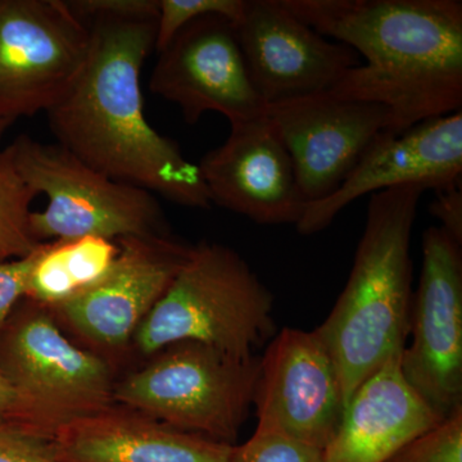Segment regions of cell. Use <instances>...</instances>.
Masks as SVG:
<instances>
[{"label": "cell", "mask_w": 462, "mask_h": 462, "mask_svg": "<svg viewBox=\"0 0 462 462\" xmlns=\"http://www.w3.org/2000/svg\"><path fill=\"white\" fill-rule=\"evenodd\" d=\"M409 336L401 372L443 420L462 410V256L461 245L439 226L422 234L421 275Z\"/></svg>", "instance_id": "cell-10"}, {"label": "cell", "mask_w": 462, "mask_h": 462, "mask_svg": "<svg viewBox=\"0 0 462 462\" xmlns=\"http://www.w3.org/2000/svg\"><path fill=\"white\" fill-rule=\"evenodd\" d=\"M249 79L264 105L330 91L360 56L303 23L284 0H247L236 23Z\"/></svg>", "instance_id": "cell-13"}, {"label": "cell", "mask_w": 462, "mask_h": 462, "mask_svg": "<svg viewBox=\"0 0 462 462\" xmlns=\"http://www.w3.org/2000/svg\"><path fill=\"white\" fill-rule=\"evenodd\" d=\"M51 442L60 462H230L234 449L116 403Z\"/></svg>", "instance_id": "cell-18"}, {"label": "cell", "mask_w": 462, "mask_h": 462, "mask_svg": "<svg viewBox=\"0 0 462 462\" xmlns=\"http://www.w3.org/2000/svg\"><path fill=\"white\" fill-rule=\"evenodd\" d=\"M303 23L365 58L331 94L378 103L391 133L462 111L460 0H284Z\"/></svg>", "instance_id": "cell-2"}, {"label": "cell", "mask_w": 462, "mask_h": 462, "mask_svg": "<svg viewBox=\"0 0 462 462\" xmlns=\"http://www.w3.org/2000/svg\"><path fill=\"white\" fill-rule=\"evenodd\" d=\"M424 188L372 194L348 282L316 334L338 369L345 407L389 358L402 354L412 306L411 234Z\"/></svg>", "instance_id": "cell-3"}, {"label": "cell", "mask_w": 462, "mask_h": 462, "mask_svg": "<svg viewBox=\"0 0 462 462\" xmlns=\"http://www.w3.org/2000/svg\"><path fill=\"white\" fill-rule=\"evenodd\" d=\"M69 5L84 21L96 17L157 20L160 0H75Z\"/></svg>", "instance_id": "cell-26"}, {"label": "cell", "mask_w": 462, "mask_h": 462, "mask_svg": "<svg viewBox=\"0 0 462 462\" xmlns=\"http://www.w3.org/2000/svg\"><path fill=\"white\" fill-rule=\"evenodd\" d=\"M0 462H60L53 442L0 421Z\"/></svg>", "instance_id": "cell-24"}, {"label": "cell", "mask_w": 462, "mask_h": 462, "mask_svg": "<svg viewBox=\"0 0 462 462\" xmlns=\"http://www.w3.org/2000/svg\"><path fill=\"white\" fill-rule=\"evenodd\" d=\"M111 272L81 296L47 309L58 327L83 346L126 372L134 336L166 293L191 245L172 236L117 240Z\"/></svg>", "instance_id": "cell-8"}, {"label": "cell", "mask_w": 462, "mask_h": 462, "mask_svg": "<svg viewBox=\"0 0 462 462\" xmlns=\"http://www.w3.org/2000/svg\"><path fill=\"white\" fill-rule=\"evenodd\" d=\"M118 254L117 240L98 236L41 243L23 300L45 309L69 302L105 279Z\"/></svg>", "instance_id": "cell-19"}, {"label": "cell", "mask_w": 462, "mask_h": 462, "mask_svg": "<svg viewBox=\"0 0 462 462\" xmlns=\"http://www.w3.org/2000/svg\"><path fill=\"white\" fill-rule=\"evenodd\" d=\"M266 116L293 161L307 205L338 189L392 126L384 106L339 98L330 91L267 106Z\"/></svg>", "instance_id": "cell-12"}, {"label": "cell", "mask_w": 462, "mask_h": 462, "mask_svg": "<svg viewBox=\"0 0 462 462\" xmlns=\"http://www.w3.org/2000/svg\"><path fill=\"white\" fill-rule=\"evenodd\" d=\"M260 357L199 342L173 343L116 380L114 402L175 428L236 446L254 404Z\"/></svg>", "instance_id": "cell-6"}, {"label": "cell", "mask_w": 462, "mask_h": 462, "mask_svg": "<svg viewBox=\"0 0 462 462\" xmlns=\"http://www.w3.org/2000/svg\"><path fill=\"white\" fill-rule=\"evenodd\" d=\"M430 214L440 221V229L462 245L461 187L438 191L437 199L430 205Z\"/></svg>", "instance_id": "cell-27"}, {"label": "cell", "mask_w": 462, "mask_h": 462, "mask_svg": "<svg viewBox=\"0 0 462 462\" xmlns=\"http://www.w3.org/2000/svg\"><path fill=\"white\" fill-rule=\"evenodd\" d=\"M385 462H462V410L413 438Z\"/></svg>", "instance_id": "cell-22"}, {"label": "cell", "mask_w": 462, "mask_h": 462, "mask_svg": "<svg viewBox=\"0 0 462 462\" xmlns=\"http://www.w3.org/2000/svg\"><path fill=\"white\" fill-rule=\"evenodd\" d=\"M273 306V294L238 252L216 242L191 245L166 293L134 336L132 363L179 342L254 357L275 337Z\"/></svg>", "instance_id": "cell-4"}, {"label": "cell", "mask_w": 462, "mask_h": 462, "mask_svg": "<svg viewBox=\"0 0 462 462\" xmlns=\"http://www.w3.org/2000/svg\"><path fill=\"white\" fill-rule=\"evenodd\" d=\"M401 355L361 383L324 448L325 462H385L442 421L407 384Z\"/></svg>", "instance_id": "cell-17"}, {"label": "cell", "mask_w": 462, "mask_h": 462, "mask_svg": "<svg viewBox=\"0 0 462 462\" xmlns=\"http://www.w3.org/2000/svg\"><path fill=\"white\" fill-rule=\"evenodd\" d=\"M230 462H325L324 451L273 428L258 427L254 436L234 446Z\"/></svg>", "instance_id": "cell-23"}, {"label": "cell", "mask_w": 462, "mask_h": 462, "mask_svg": "<svg viewBox=\"0 0 462 462\" xmlns=\"http://www.w3.org/2000/svg\"><path fill=\"white\" fill-rule=\"evenodd\" d=\"M36 197L18 173L7 148L0 151V263L25 257L41 245L30 230Z\"/></svg>", "instance_id": "cell-20"}, {"label": "cell", "mask_w": 462, "mask_h": 462, "mask_svg": "<svg viewBox=\"0 0 462 462\" xmlns=\"http://www.w3.org/2000/svg\"><path fill=\"white\" fill-rule=\"evenodd\" d=\"M212 205L261 225H297L303 197L284 143L266 114L230 124V134L199 163Z\"/></svg>", "instance_id": "cell-16"}, {"label": "cell", "mask_w": 462, "mask_h": 462, "mask_svg": "<svg viewBox=\"0 0 462 462\" xmlns=\"http://www.w3.org/2000/svg\"><path fill=\"white\" fill-rule=\"evenodd\" d=\"M245 5L247 0H160L156 51H162L180 30L202 17L220 16L236 25L245 14Z\"/></svg>", "instance_id": "cell-21"}, {"label": "cell", "mask_w": 462, "mask_h": 462, "mask_svg": "<svg viewBox=\"0 0 462 462\" xmlns=\"http://www.w3.org/2000/svg\"><path fill=\"white\" fill-rule=\"evenodd\" d=\"M16 409V397L5 378L0 375V421H11Z\"/></svg>", "instance_id": "cell-28"}, {"label": "cell", "mask_w": 462, "mask_h": 462, "mask_svg": "<svg viewBox=\"0 0 462 462\" xmlns=\"http://www.w3.org/2000/svg\"><path fill=\"white\" fill-rule=\"evenodd\" d=\"M90 51L74 87L47 112L57 143L115 180L157 193L190 208L211 197L199 167L148 123L143 65L156 50L157 20H89Z\"/></svg>", "instance_id": "cell-1"}, {"label": "cell", "mask_w": 462, "mask_h": 462, "mask_svg": "<svg viewBox=\"0 0 462 462\" xmlns=\"http://www.w3.org/2000/svg\"><path fill=\"white\" fill-rule=\"evenodd\" d=\"M11 124V121L5 120V117L0 116V139H2L3 134H5V130H7V127Z\"/></svg>", "instance_id": "cell-29"}, {"label": "cell", "mask_w": 462, "mask_h": 462, "mask_svg": "<svg viewBox=\"0 0 462 462\" xmlns=\"http://www.w3.org/2000/svg\"><path fill=\"white\" fill-rule=\"evenodd\" d=\"M7 151L27 187L48 199L30 216L36 242L171 236L154 194L97 171L58 143L21 135Z\"/></svg>", "instance_id": "cell-7"}, {"label": "cell", "mask_w": 462, "mask_h": 462, "mask_svg": "<svg viewBox=\"0 0 462 462\" xmlns=\"http://www.w3.org/2000/svg\"><path fill=\"white\" fill-rule=\"evenodd\" d=\"M254 404L258 427L324 451L345 410L337 365L315 330L284 328L260 357Z\"/></svg>", "instance_id": "cell-14"}, {"label": "cell", "mask_w": 462, "mask_h": 462, "mask_svg": "<svg viewBox=\"0 0 462 462\" xmlns=\"http://www.w3.org/2000/svg\"><path fill=\"white\" fill-rule=\"evenodd\" d=\"M461 175L462 111L422 121L401 134L383 133L338 189L306 206L298 233H320L366 194L407 185L438 193L461 187Z\"/></svg>", "instance_id": "cell-15"}, {"label": "cell", "mask_w": 462, "mask_h": 462, "mask_svg": "<svg viewBox=\"0 0 462 462\" xmlns=\"http://www.w3.org/2000/svg\"><path fill=\"white\" fill-rule=\"evenodd\" d=\"M39 245L25 257L0 263V336L18 303L26 296L27 282L38 256Z\"/></svg>", "instance_id": "cell-25"}, {"label": "cell", "mask_w": 462, "mask_h": 462, "mask_svg": "<svg viewBox=\"0 0 462 462\" xmlns=\"http://www.w3.org/2000/svg\"><path fill=\"white\" fill-rule=\"evenodd\" d=\"M0 375L16 397L11 424L53 440L69 425L114 406L117 369L23 300L0 336Z\"/></svg>", "instance_id": "cell-5"}, {"label": "cell", "mask_w": 462, "mask_h": 462, "mask_svg": "<svg viewBox=\"0 0 462 462\" xmlns=\"http://www.w3.org/2000/svg\"><path fill=\"white\" fill-rule=\"evenodd\" d=\"M90 26L63 0H0V116L48 112L87 65Z\"/></svg>", "instance_id": "cell-9"}, {"label": "cell", "mask_w": 462, "mask_h": 462, "mask_svg": "<svg viewBox=\"0 0 462 462\" xmlns=\"http://www.w3.org/2000/svg\"><path fill=\"white\" fill-rule=\"evenodd\" d=\"M149 88L178 106L190 125L207 112H217L230 124L266 114L249 79L236 26L220 16L194 21L158 51Z\"/></svg>", "instance_id": "cell-11"}]
</instances>
